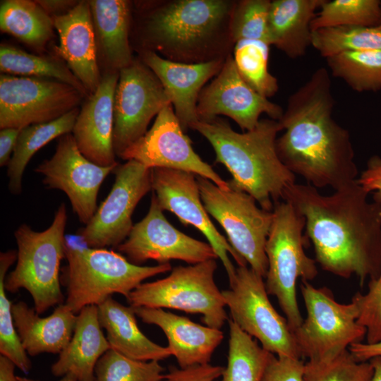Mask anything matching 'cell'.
Listing matches in <instances>:
<instances>
[{
	"instance_id": "29",
	"label": "cell",
	"mask_w": 381,
	"mask_h": 381,
	"mask_svg": "<svg viewBox=\"0 0 381 381\" xmlns=\"http://www.w3.org/2000/svg\"><path fill=\"white\" fill-rule=\"evenodd\" d=\"M79 111L78 107L54 121L30 125L20 129L7 166L8 186L13 195L21 193L24 171L35 153L52 140L71 133Z\"/></svg>"
},
{
	"instance_id": "34",
	"label": "cell",
	"mask_w": 381,
	"mask_h": 381,
	"mask_svg": "<svg viewBox=\"0 0 381 381\" xmlns=\"http://www.w3.org/2000/svg\"><path fill=\"white\" fill-rule=\"evenodd\" d=\"M270 44L267 42L240 40L236 42L232 56L237 71L255 91L269 98L278 91L276 77L268 70Z\"/></svg>"
},
{
	"instance_id": "49",
	"label": "cell",
	"mask_w": 381,
	"mask_h": 381,
	"mask_svg": "<svg viewBox=\"0 0 381 381\" xmlns=\"http://www.w3.org/2000/svg\"><path fill=\"white\" fill-rule=\"evenodd\" d=\"M368 361L373 368V373L370 381H381V357L377 356Z\"/></svg>"
},
{
	"instance_id": "45",
	"label": "cell",
	"mask_w": 381,
	"mask_h": 381,
	"mask_svg": "<svg viewBox=\"0 0 381 381\" xmlns=\"http://www.w3.org/2000/svg\"><path fill=\"white\" fill-rule=\"evenodd\" d=\"M20 129L5 128L0 131V166H8L11 159Z\"/></svg>"
},
{
	"instance_id": "20",
	"label": "cell",
	"mask_w": 381,
	"mask_h": 381,
	"mask_svg": "<svg viewBox=\"0 0 381 381\" xmlns=\"http://www.w3.org/2000/svg\"><path fill=\"white\" fill-rule=\"evenodd\" d=\"M119 73H107L81 104L71 132L80 152L102 167H116L113 145L114 100Z\"/></svg>"
},
{
	"instance_id": "43",
	"label": "cell",
	"mask_w": 381,
	"mask_h": 381,
	"mask_svg": "<svg viewBox=\"0 0 381 381\" xmlns=\"http://www.w3.org/2000/svg\"><path fill=\"white\" fill-rule=\"evenodd\" d=\"M224 367L210 363L186 368L170 367L163 381H220Z\"/></svg>"
},
{
	"instance_id": "39",
	"label": "cell",
	"mask_w": 381,
	"mask_h": 381,
	"mask_svg": "<svg viewBox=\"0 0 381 381\" xmlns=\"http://www.w3.org/2000/svg\"><path fill=\"white\" fill-rule=\"evenodd\" d=\"M270 0H236L231 18V32L235 43L240 40H253L270 44Z\"/></svg>"
},
{
	"instance_id": "19",
	"label": "cell",
	"mask_w": 381,
	"mask_h": 381,
	"mask_svg": "<svg viewBox=\"0 0 381 381\" xmlns=\"http://www.w3.org/2000/svg\"><path fill=\"white\" fill-rule=\"evenodd\" d=\"M284 109L255 91L241 78L232 54L219 73L202 90L197 104L199 120H210L220 115L234 120L243 131L254 128L262 114L278 121Z\"/></svg>"
},
{
	"instance_id": "37",
	"label": "cell",
	"mask_w": 381,
	"mask_h": 381,
	"mask_svg": "<svg viewBox=\"0 0 381 381\" xmlns=\"http://www.w3.org/2000/svg\"><path fill=\"white\" fill-rule=\"evenodd\" d=\"M18 253L9 250L0 253V353L16 367L28 374L32 363L15 327L12 304L6 296L5 279L9 267L17 260Z\"/></svg>"
},
{
	"instance_id": "18",
	"label": "cell",
	"mask_w": 381,
	"mask_h": 381,
	"mask_svg": "<svg viewBox=\"0 0 381 381\" xmlns=\"http://www.w3.org/2000/svg\"><path fill=\"white\" fill-rule=\"evenodd\" d=\"M116 167H102L90 161L80 152L70 133L59 138L53 156L35 171L43 176L47 188L66 193L74 213L86 224L97 210L102 183Z\"/></svg>"
},
{
	"instance_id": "12",
	"label": "cell",
	"mask_w": 381,
	"mask_h": 381,
	"mask_svg": "<svg viewBox=\"0 0 381 381\" xmlns=\"http://www.w3.org/2000/svg\"><path fill=\"white\" fill-rule=\"evenodd\" d=\"M87 97L64 82L44 78L0 75V128L22 129L49 122L78 108Z\"/></svg>"
},
{
	"instance_id": "25",
	"label": "cell",
	"mask_w": 381,
	"mask_h": 381,
	"mask_svg": "<svg viewBox=\"0 0 381 381\" xmlns=\"http://www.w3.org/2000/svg\"><path fill=\"white\" fill-rule=\"evenodd\" d=\"M12 314L22 345L31 356L42 353L59 354L71 341L77 319L65 303L42 318L34 308L18 301L12 304Z\"/></svg>"
},
{
	"instance_id": "41",
	"label": "cell",
	"mask_w": 381,
	"mask_h": 381,
	"mask_svg": "<svg viewBox=\"0 0 381 381\" xmlns=\"http://www.w3.org/2000/svg\"><path fill=\"white\" fill-rule=\"evenodd\" d=\"M358 308L357 322L366 329V343L381 342V271L368 282L365 294L356 293L352 298Z\"/></svg>"
},
{
	"instance_id": "8",
	"label": "cell",
	"mask_w": 381,
	"mask_h": 381,
	"mask_svg": "<svg viewBox=\"0 0 381 381\" xmlns=\"http://www.w3.org/2000/svg\"><path fill=\"white\" fill-rule=\"evenodd\" d=\"M215 259L177 266L166 277L143 282L126 298L132 307L168 308L198 313L208 327L219 329L227 320L222 291L214 281Z\"/></svg>"
},
{
	"instance_id": "4",
	"label": "cell",
	"mask_w": 381,
	"mask_h": 381,
	"mask_svg": "<svg viewBox=\"0 0 381 381\" xmlns=\"http://www.w3.org/2000/svg\"><path fill=\"white\" fill-rule=\"evenodd\" d=\"M212 145L216 162L231 173L229 186L243 190L260 207L272 211L283 200L286 190L295 183L296 175L282 162L277 149L278 121L260 119L256 126L244 133L235 131L219 117L198 120L190 126Z\"/></svg>"
},
{
	"instance_id": "27",
	"label": "cell",
	"mask_w": 381,
	"mask_h": 381,
	"mask_svg": "<svg viewBox=\"0 0 381 381\" xmlns=\"http://www.w3.org/2000/svg\"><path fill=\"white\" fill-rule=\"evenodd\" d=\"M98 319L107 332L110 349L131 359L161 361L171 356L167 347L147 338L139 329L132 306H126L112 297L97 306Z\"/></svg>"
},
{
	"instance_id": "5",
	"label": "cell",
	"mask_w": 381,
	"mask_h": 381,
	"mask_svg": "<svg viewBox=\"0 0 381 381\" xmlns=\"http://www.w3.org/2000/svg\"><path fill=\"white\" fill-rule=\"evenodd\" d=\"M61 283L66 287L65 304L75 314L99 306L114 294L126 298L145 279L171 270L170 262L154 266L133 264L120 253L86 246L78 235L66 236Z\"/></svg>"
},
{
	"instance_id": "33",
	"label": "cell",
	"mask_w": 381,
	"mask_h": 381,
	"mask_svg": "<svg viewBox=\"0 0 381 381\" xmlns=\"http://www.w3.org/2000/svg\"><path fill=\"white\" fill-rule=\"evenodd\" d=\"M325 59L332 75L354 91L381 90V49L343 52Z\"/></svg>"
},
{
	"instance_id": "3",
	"label": "cell",
	"mask_w": 381,
	"mask_h": 381,
	"mask_svg": "<svg viewBox=\"0 0 381 381\" xmlns=\"http://www.w3.org/2000/svg\"><path fill=\"white\" fill-rule=\"evenodd\" d=\"M235 4L236 0L132 1V49L184 64L226 59L235 44L231 32Z\"/></svg>"
},
{
	"instance_id": "30",
	"label": "cell",
	"mask_w": 381,
	"mask_h": 381,
	"mask_svg": "<svg viewBox=\"0 0 381 381\" xmlns=\"http://www.w3.org/2000/svg\"><path fill=\"white\" fill-rule=\"evenodd\" d=\"M52 18L30 0H3L0 4V29L37 52H42L53 37Z\"/></svg>"
},
{
	"instance_id": "50",
	"label": "cell",
	"mask_w": 381,
	"mask_h": 381,
	"mask_svg": "<svg viewBox=\"0 0 381 381\" xmlns=\"http://www.w3.org/2000/svg\"><path fill=\"white\" fill-rule=\"evenodd\" d=\"M18 378L19 381H40V380H36L27 378V377H19V376H18ZM58 381H78V380L74 376H73L71 375H66L63 376V377L61 380H58Z\"/></svg>"
},
{
	"instance_id": "32",
	"label": "cell",
	"mask_w": 381,
	"mask_h": 381,
	"mask_svg": "<svg viewBox=\"0 0 381 381\" xmlns=\"http://www.w3.org/2000/svg\"><path fill=\"white\" fill-rule=\"evenodd\" d=\"M227 364L220 381H262L271 353L229 320Z\"/></svg>"
},
{
	"instance_id": "15",
	"label": "cell",
	"mask_w": 381,
	"mask_h": 381,
	"mask_svg": "<svg viewBox=\"0 0 381 381\" xmlns=\"http://www.w3.org/2000/svg\"><path fill=\"white\" fill-rule=\"evenodd\" d=\"M116 249L138 265L150 260L159 264L177 260L194 265L218 259L208 242L188 236L166 219L154 193L147 214L133 225L127 238Z\"/></svg>"
},
{
	"instance_id": "48",
	"label": "cell",
	"mask_w": 381,
	"mask_h": 381,
	"mask_svg": "<svg viewBox=\"0 0 381 381\" xmlns=\"http://www.w3.org/2000/svg\"><path fill=\"white\" fill-rule=\"evenodd\" d=\"M14 363L4 356H0V381H19L15 375Z\"/></svg>"
},
{
	"instance_id": "22",
	"label": "cell",
	"mask_w": 381,
	"mask_h": 381,
	"mask_svg": "<svg viewBox=\"0 0 381 381\" xmlns=\"http://www.w3.org/2000/svg\"><path fill=\"white\" fill-rule=\"evenodd\" d=\"M52 18L59 37L54 54L66 64L89 96L102 80L89 1H79L68 12Z\"/></svg>"
},
{
	"instance_id": "11",
	"label": "cell",
	"mask_w": 381,
	"mask_h": 381,
	"mask_svg": "<svg viewBox=\"0 0 381 381\" xmlns=\"http://www.w3.org/2000/svg\"><path fill=\"white\" fill-rule=\"evenodd\" d=\"M229 286L222 291L231 319L267 351L301 359L294 333L271 303L264 278L248 265L238 266Z\"/></svg>"
},
{
	"instance_id": "47",
	"label": "cell",
	"mask_w": 381,
	"mask_h": 381,
	"mask_svg": "<svg viewBox=\"0 0 381 381\" xmlns=\"http://www.w3.org/2000/svg\"><path fill=\"white\" fill-rule=\"evenodd\" d=\"M36 1L51 17L68 12L79 2L75 0H37Z\"/></svg>"
},
{
	"instance_id": "2",
	"label": "cell",
	"mask_w": 381,
	"mask_h": 381,
	"mask_svg": "<svg viewBox=\"0 0 381 381\" xmlns=\"http://www.w3.org/2000/svg\"><path fill=\"white\" fill-rule=\"evenodd\" d=\"M331 87L322 67L289 97L278 120L284 132L276 149L285 167L307 184L336 190L356 181L358 171L350 133L332 117Z\"/></svg>"
},
{
	"instance_id": "9",
	"label": "cell",
	"mask_w": 381,
	"mask_h": 381,
	"mask_svg": "<svg viewBox=\"0 0 381 381\" xmlns=\"http://www.w3.org/2000/svg\"><path fill=\"white\" fill-rule=\"evenodd\" d=\"M196 178L207 213L223 228L236 254L265 279L268 268L265 245L272 211L258 207L250 195L229 184L222 188L204 177Z\"/></svg>"
},
{
	"instance_id": "36",
	"label": "cell",
	"mask_w": 381,
	"mask_h": 381,
	"mask_svg": "<svg viewBox=\"0 0 381 381\" xmlns=\"http://www.w3.org/2000/svg\"><path fill=\"white\" fill-rule=\"evenodd\" d=\"M311 46L325 59L347 52L381 49V25L319 29L313 31Z\"/></svg>"
},
{
	"instance_id": "21",
	"label": "cell",
	"mask_w": 381,
	"mask_h": 381,
	"mask_svg": "<svg viewBox=\"0 0 381 381\" xmlns=\"http://www.w3.org/2000/svg\"><path fill=\"white\" fill-rule=\"evenodd\" d=\"M163 85L179 123L187 131L199 119L197 104L207 83L221 71L226 59L184 64L166 59L151 51L137 52Z\"/></svg>"
},
{
	"instance_id": "44",
	"label": "cell",
	"mask_w": 381,
	"mask_h": 381,
	"mask_svg": "<svg viewBox=\"0 0 381 381\" xmlns=\"http://www.w3.org/2000/svg\"><path fill=\"white\" fill-rule=\"evenodd\" d=\"M361 186L369 193L373 192V201L381 204V157H371L366 169L357 179Z\"/></svg>"
},
{
	"instance_id": "31",
	"label": "cell",
	"mask_w": 381,
	"mask_h": 381,
	"mask_svg": "<svg viewBox=\"0 0 381 381\" xmlns=\"http://www.w3.org/2000/svg\"><path fill=\"white\" fill-rule=\"evenodd\" d=\"M0 70L4 74L57 80L75 87L86 97L88 96L80 81L56 54L36 55L16 46L1 43Z\"/></svg>"
},
{
	"instance_id": "26",
	"label": "cell",
	"mask_w": 381,
	"mask_h": 381,
	"mask_svg": "<svg viewBox=\"0 0 381 381\" xmlns=\"http://www.w3.org/2000/svg\"><path fill=\"white\" fill-rule=\"evenodd\" d=\"M109 349L97 306H86L77 315L73 337L52 365V373L56 377L71 375L78 381H95V366Z\"/></svg>"
},
{
	"instance_id": "13",
	"label": "cell",
	"mask_w": 381,
	"mask_h": 381,
	"mask_svg": "<svg viewBox=\"0 0 381 381\" xmlns=\"http://www.w3.org/2000/svg\"><path fill=\"white\" fill-rule=\"evenodd\" d=\"M171 101L153 71L138 56L119 71L114 100L113 145L121 157L147 131L151 120Z\"/></svg>"
},
{
	"instance_id": "38",
	"label": "cell",
	"mask_w": 381,
	"mask_h": 381,
	"mask_svg": "<svg viewBox=\"0 0 381 381\" xmlns=\"http://www.w3.org/2000/svg\"><path fill=\"white\" fill-rule=\"evenodd\" d=\"M164 370L158 361L134 360L110 349L95 366V381H163Z\"/></svg>"
},
{
	"instance_id": "51",
	"label": "cell",
	"mask_w": 381,
	"mask_h": 381,
	"mask_svg": "<svg viewBox=\"0 0 381 381\" xmlns=\"http://www.w3.org/2000/svg\"><path fill=\"white\" fill-rule=\"evenodd\" d=\"M380 25H381V22H380Z\"/></svg>"
},
{
	"instance_id": "46",
	"label": "cell",
	"mask_w": 381,
	"mask_h": 381,
	"mask_svg": "<svg viewBox=\"0 0 381 381\" xmlns=\"http://www.w3.org/2000/svg\"><path fill=\"white\" fill-rule=\"evenodd\" d=\"M349 351L358 361H368L373 358L381 357V342L373 344L355 343L349 347Z\"/></svg>"
},
{
	"instance_id": "17",
	"label": "cell",
	"mask_w": 381,
	"mask_h": 381,
	"mask_svg": "<svg viewBox=\"0 0 381 381\" xmlns=\"http://www.w3.org/2000/svg\"><path fill=\"white\" fill-rule=\"evenodd\" d=\"M135 160L149 169L167 168L204 177L222 188L224 181L194 151L171 104L164 107L146 133L128 147L120 157Z\"/></svg>"
},
{
	"instance_id": "1",
	"label": "cell",
	"mask_w": 381,
	"mask_h": 381,
	"mask_svg": "<svg viewBox=\"0 0 381 381\" xmlns=\"http://www.w3.org/2000/svg\"><path fill=\"white\" fill-rule=\"evenodd\" d=\"M369 194L356 179L330 195L295 183L283 198L304 217L322 270L342 278L355 275L361 286L381 271V204L370 202Z\"/></svg>"
},
{
	"instance_id": "23",
	"label": "cell",
	"mask_w": 381,
	"mask_h": 381,
	"mask_svg": "<svg viewBox=\"0 0 381 381\" xmlns=\"http://www.w3.org/2000/svg\"><path fill=\"white\" fill-rule=\"evenodd\" d=\"M133 308L143 322L155 325L163 331L168 341L167 347L180 368L209 363L224 339L221 329L195 323L163 308Z\"/></svg>"
},
{
	"instance_id": "24",
	"label": "cell",
	"mask_w": 381,
	"mask_h": 381,
	"mask_svg": "<svg viewBox=\"0 0 381 381\" xmlns=\"http://www.w3.org/2000/svg\"><path fill=\"white\" fill-rule=\"evenodd\" d=\"M102 75L118 72L134 59L131 44L132 1H89Z\"/></svg>"
},
{
	"instance_id": "7",
	"label": "cell",
	"mask_w": 381,
	"mask_h": 381,
	"mask_svg": "<svg viewBox=\"0 0 381 381\" xmlns=\"http://www.w3.org/2000/svg\"><path fill=\"white\" fill-rule=\"evenodd\" d=\"M273 219L265 245L268 268L265 286L275 296L294 332L303 322L296 298V282L318 275L317 262L304 250L306 219L289 202L274 204Z\"/></svg>"
},
{
	"instance_id": "42",
	"label": "cell",
	"mask_w": 381,
	"mask_h": 381,
	"mask_svg": "<svg viewBox=\"0 0 381 381\" xmlns=\"http://www.w3.org/2000/svg\"><path fill=\"white\" fill-rule=\"evenodd\" d=\"M304 362L271 353L262 381H303Z\"/></svg>"
},
{
	"instance_id": "14",
	"label": "cell",
	"mask_w": 381,
	"mask_h": 381,
	"mask_svg": "<svg viewBox=\"0 0 381 381\" xmlns=\"http://www.w3.org/2000/svg\"><path fill=\"white\" fill-rule=\"evenodd\" d=\"M113 172V186L105 200L78 235L87 246L117 248L128 236L132 216L141 200L152 190V169L130 159L118 164Z\"/></svg>"
},
{
	"instance_id": "40",
	"label": "cell",
	"mask_w": 381,
	"mask_h": 381,
	"mask_svg": "<svg viewBox=\"0 0 381 381\" xmlns=\"http://www.w3.org/2000/svg\"><path fill=\"white\" fill-rule=\"evenodd\" d=\"M373 373L370 361H358L348 349L328 361L306 362L303 381H370Z\"/></svg>"
},
{
	"instance_id": "35",
	"label": "cell",
	"mask_w": 381,
	"mask_h": 381,
	"mask_svg": "<svg viewBox=\"0 0 381 381\" xmlns=\"http://www.w3.org/2000/svg\"><path fill=\"white\" fill-rule=\"evenodd\" d=\"M310 25L312 31L340 26H377L381 22L380 0H325Z\"/></svg>"
},
{
	"instance_id": "16",
	"label": "cell",
	"mask_w": 381,
	"mask_h": 381,
	"mask_svg": "<svg viewBox=\"0 0 381 381\" xmlns=\"http://www.w3.org/2000/svg\"><path fill=\"white\" fill-rule=\"evenodd\" d=\"M152 190L161 208L175 214L185 225H192L207 238L226 272L229 283L238 266L247 265L234 250L227 239L217 230L202 201L196 175L167 168L152 169Z\"/></svg>"
},
{
	"instance_id": "6",
	"label": "cell",
	"mask_w": 381,
	"mask_h": 381,
	"mask_svg": "<svg viewBox=\"0 0 381 381\" xmlns=\"http://www.w3.org/2000/svg\"><path fill=\"white\" fill-rule=\"evenodd\" d=\"M67 218L66 205L61 203L44 231H35L24 223L14 231L18 246L16 265L7 274L5 288L11 294L26 289L39 315L63 303L60 265L65 258Z\"/></svg>"
},
{
	"instance_id": "28",
	"label": "cell",
	"mask_w": 381,
	"mask_h": 381,
	"mask_svg": "<svg viewBox=\"0 0 381 381\" xmlns=\"http://www.w3.org/2000/svg\"><path fill=\"white\" fill-rule=\"evenodd\" d=\"M324 1H271L268 20L270 44L291 59L304 56L312 44L311 22Z\"/></svg>"
},
{
	"instance_id": "10",
	"label": "cell",
	"mask_w": 381,
	"mask_h": 381,
	"mask_svg": "<svg viewBox=\"0 0 381 381\" xmlns=\"http://www.w3.org/2000/svg\"><path fill=\"white\" fill-rule=\"evenodd\" d=\"M302 282L301 291L307 315L294 332L301 358L328 361L365 337V328L357 322L358 308L353 300L340 303L328 288H315Z\"/></svg>"
}]
</instances>
